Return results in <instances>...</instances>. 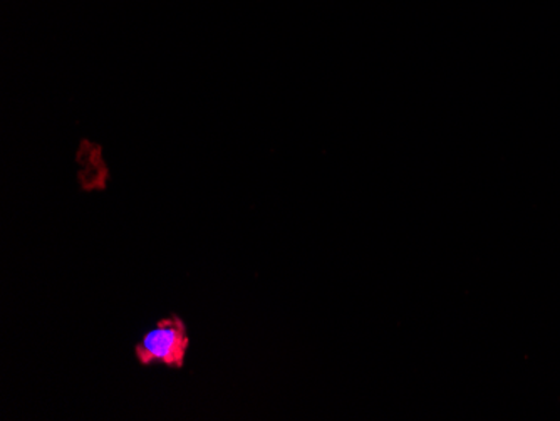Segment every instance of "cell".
<instances>
[{
	"instance_id": "1",
	"label": "cell",
	"mask_w": 560,
	"mask_h": 421,
	"mask_svg": "<svg viewBox=\"0 0 560 421\" xmlns=\"http://www.w3.org/2000/svg\"><path fill=\"white\" fill-rule=\"evenodd\" d=\"M188 348L190 336L185 320L178 314H170L135 346V356L141 366L163 364L172 370H182L187 361Z\"/></svg>"
}]
</instances>
